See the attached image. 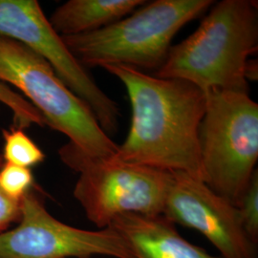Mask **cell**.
Instances as JSON below:
<instances>
[{"label":"cell","mask_w":258,"mask_h":258,"mask_svg":"<svg viewBox=\"0 0 258 258\" xmlns=\"http://www.w3.org/2000/svg\"><path fill=\"white\" fill-rule=\"evenodd\" d=\"M102 68L123 84L131 106L128 134L114 157L203 181L198 132L205 93L184 80L158 78L127 65Z\"/></svg>","instance_id":"obj_1"},{"label":"cell","mask_w":258,"mask_h":258,"mask_svg":"<svg viewBox=\"0 0 258 258\" xmlns=\"http://www.w3.org/2000/svg\"><path fill=\"white\" fill-rule=\"evenodd\" d=\"M257 45V2H214L194 33L171 46L155 76L184 80L204 93L212 89L249 92L245 67Z\"/></svg>","instance_id":"obj_2"},{"label":"cell","mask_w":258,"mask_h":258,"mask_svg":"<svg viewBox=\"0 0 258 258\" xmlns=\"http://www.w3.org/2000/svg\"><path fill=\"white\" fill-rule=\"evenodd\" d=\"M214 4L212 0H155L91 33L61 37L85 68L123 64L141 71L158 70L176 34Z\"/></svg>","instance_id":"obj_3"},{"label":"cell","mask_w":258,"mask_h":258,"mask_svg":"<svg viewBox=\"0 0 258 258\" xmlns=\"http://www.w3.org/2000/svg\"><path fill=\"white\" fill-rule=\"evenodd\" d=\"M0 83L18 89L44 118L47 126L95 158H111L119 145L102 130L90 107L58 78L35 51L0 36Z\"/></svg>","instance_id":"obj_4"},{"label":"cell","mask_w":258,"mask_h":258,"mask_svg":"<svg viewBox=\"0 0 258 258\" xmlns=\"http://www.w3.org/2000/svg\"><path fill=\"white\" fill-rule=\"evenodd\" d=\"M198 140L203 182L233 206H239L258 160V104L249 92L212 89Z\"/></svg>","instance_id":"obj_5"},{"label":"cell","mask_w":258,"mask_h":258,"mask_svg":"<svg viewBox=\"0 0 258 258\" xmlns=\"http://www.w3.org/2000/svg\"><path fill=\"white\" fill-rule=\"evenodd\" d=\"M58 155L65 166L80 174L74 198L88 221L99 230L108 228L122 214L163 213L171 172L122 162L114 156H88L69 142L59 148Z\"/></svg>","instance_id":"obj_6"},{"label":"cell","mask_w":258,"mask_h":258,"mask_svg":"<svg viewBox=\"0 0 258 258\" xmlns=\"http://www.w3.org/2000/svg\"><path fill=\"white\" fill-rule=\"evenodd\" d=\"M0 36L26 45L45 58L65 85L85 102L102 128L119 126L118 103L103 92L52 27L37 0H0Z\"/></svg>","instance_id":"obj_7"},{"label":"cell","mask_w":258,"mask_h":258,"mask_svg":"<svg viewBox=\"0 0 258 258\" xmlns=\"http://www.w3.org/2000/svg\"><path fill=\"white\" fill-rule=\"evenodd\" d=\"M134 258L111 228L89 231L57 220L33 189L21 200V218L0 233V258Z\"/></svg>","instance_id":"obj_8"},{"label":"cell","mask_w":258,"mask_h":258,"mask_svg":"<svg viewBox=\"0 0 258 258\" xmlns=\"http://www.w3.org/2000/svg\"><path fill=\"white\" fill-rule=\"evenodd\" d=\"M162 214L175 225L200 232L221 258H257L256 245L244 230L239 209L197 178L172 173Z\"/></svg>","instance_id":"obj_9"},{"label":"cell","mask_w":258,"mask_h":258,"mask_svg":"<svg viewBox=\"0 0 258 258\" xmlns=\"http://www.w3.org/2000/svg\"><path fill=\"white\" fill-rule=\"evenodd\" d=\"M175 226L163 214L126 213L108 228L124 240L134 258H221L184 239Z\"/></svg>","instance_id":"obj_10"},{"label":"cell","mask_w":258,"mask_h":258,"mask_svg":"<svg viewBox=\"0 0 258 258\" xmlns=\"http://www.w3.org/2000/svg\"><path fill=\"white\" fill-rule=\"evenodd\" d=\"M146 0H69L58 6L49 22L60 37L91 33L128 16Z\"/></svg>","instance_id":"obj_11"},{"label":"cell","mask_w":258,"mask_h":258,"mask_svg":"<svg viewBox=\"0 0 258 258\" xmlns=\"http://www.w3.org/2000/svg\"><path fill=\"white\" fill-rule=\"evenodd\" d=\"M2 138L4 145L1 156L4 163L31 168L45 160L43 151L24 129L14 125L9 129H2Z\"/></svg>","instance_id":"obj_12"},{"label":"cell","mask_w":258,"mask_h":258,"mask_svg":"<svg viewBox=\"0 0 258 258\" xmlns=\"http://www.w3.org/2000/svg\"><path fill=\"white\" fill-rule=\"evenodd\" d=\"M0 103L12 112L14 126L24 130L33 125L46 126L42 115L22 95L2 83H0Z\"/></svg>","instance_id":"obj_13"},{"label":"cell","mask_w":258,"mask_h":258,"mask_svg":"<svg viewBox=\"0 0 258 258\" xmlns=\"http://www.w3.org/2000/svg\"><path fill=\"white\" fill-rule=\"evenodd\" d=\"M35 184L31 168L3 163L0 167V188L9 197L22 200Z\"/></svg>","instance_id":"obj_14"},{"label":"cell","mask_w":258,"mask_h":258,"mask_svg":"<svg viewBox=\"0 0 258 258\" xmlns=\"http://www.w3.org/2000/svg\"><path fill=\"white\" fill-rule=\"evenodd\" d=\"M240 216L244 230L249 239L258 243V171L251 176L239 206Z\"/></svg>","instance_id":"obj_15"},{"label":"cell","mask_w":258,"mask_h":258,"mask_svg":"<svg viewBox=\"0 0 258 258\" xmlns=\"http://www.w3.org/2000/svg\"><path fill=\"white\" fill-rule=\"evenodd\" d=\"M0 155V167L3 164ZM21 218V200L9 197L0 188V233L8 231L14 224H18Z\"/></svg>","instance_id":"obj_16"},{"label":"cell","mask_w":258,"mask_h":258,"mask_svg":"<svg viewBox=\"0 0 258 258\" xmlns=\"http://www.w3.org/2000/svg\"><path fill=\"white\" fill-rule=\"evenodd\" d=\"M245 79L249 82H256L258 79L257 59L249 58L245 67Z\"/></svg>","instance_id":"obj_17"}]
</instances>
